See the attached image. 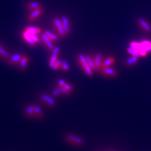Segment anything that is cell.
<instances>
[{
    "instance_id": "1",
    "label": "cell",
    "mask_w": 151,
    "mask_h": 151,
    "mask_svg": "<svg viewBox=\"0 0 151 151\" xmlns=\"http://www.w3.org/2000/svg\"><path fill=\"white\" fill-rule=\"evenodd\" d=\"M67 143L74 147H83L85 145V140L81 137L73 134H68L65 137Z\"/></svg>"
},
{
    "instance_id": "2",
    "label": "cell",
    "mask_w": 151,
    "mask_h": 151,
    "mask_svg": "<svg viewBox=\"0 0 151 151\" xmlns=\"http://www.w3.org/2000/svg\"><path fill=\"white\" fill-rule=\"evenodd\" d=\"M52 24L54 26L56 29V32L58 37L61 38H64L66 37V34H65L64 28L62 26V22H61V19L59 18H55L52 20Z\"/></svg>"
},
{
    "instance_id": "3",
    "label": "cell",
    "mask_w": 151,
    "mask_h": 151,
    "mask_svg": "<svg viewBox=\"0 0 151 151\" xmlns=\"http://www.w3.org/2000/svg\"><path fill=\"white\" fill-rule=\"evenodd\" d=\"M44 12L43 7H41L37 10L30 12L29 15L27 17V20L29 22H33L37 20L41 15H42Z\"/></svg>"
},
{
    "instance_id": "4",
    "label": "cell",
    "mask_w": 151,
    "mask_h": 151,
    "mask_svg": "<svg viewBox=\"0 0 151 151\" xmlns=\"http://www.w3.org/2000/svg\"><path fill=\"white\" fill-rule=\"evenodd\" d=\"M137 23L140 27L145 33H151V25L145 19L142 17H139L137 18Z\"/></svg>"
},
{
    "instance_id": "5",
    "label": "cell",
    "mask_w": 151,
    "mask_h": 151,
    "mask_svg": "<svg viewBox=\"0 0 151 151\" xmlns=\"http://www.w3.org/2000/svg\"><path fill=\"white\" fill-rule=\"evenodd\" d=\"M40 100L45 105L49 106V107H54L56 104L54 99L47 94H41Z\"/></svg>"
},
{
    "instance_id": "6",
    "label": "cell",
    "mask_w": 151,
    "mask_h": 151,
    "mask_svg": "<svg viewBox=\"0 0 151 151\" xmlns=\"http://www.w3.org/2000/svg\"><path fill=\"white\" fill-rule=\"evenodd\" d=\"M94 63L95 65V69L97 71H100L101 69V66L103 64V55L100 52H98L93 56Z\"/></svg>"
},
{
    "instance_id": "7",
    "label": "cell",
    "mask_w": 151,
    "mask_h": 151,
    "mask_svg": "<svg viewBox=\"0 0 151 151\" xmlns=\"http://www.w3.org/2000/svg\"><path fill=\"white\" fill-rule=\"evenodd\" d=\"M101 74L104 76H106V77H117L118 76V73L115 69H113L110 67H106L103 68V69H101Z\"/></svg>"
},
{
    "instance_id": "8",
    "label": "cell",
    "mask_w": 151,
    "mask_h": 151,
    "mask_svg": "<svg viewBox=\"0 0 151 151\" xmlns=\"http://www.w3.org/2000/svg\"><path fill=\"white\" fill-rule=\"evenodd\" d=\"M61 22H62V26L64 28L65 34L67 36L71 32V22L69 18L66 16H62L61 17Z\"/></svg>"
},
{
    "instance_id": "9",
    "label": "cell",
    "mask_w": 151,
    "mask_h": 151,
    "mask_svg": "<svg viewBox=\"0 0 151 151\" xmlns=\"http://www.w3.org/2000/svg\"><path fill=\"white\" fill-rule=\"evenodd\" d=\"M22 36L23 37L25 42L29 44L30 46L34 47L37 45V44H36L35 42V41L33 40L32 36V34L28 32L27 31H26V30H25L22 32Z\"/></svg>"
},
{
    "instance_id": "10",
    "label": "cell",
    "mask_w": 151,
    "mask_h": 151,
    "mask_svg": "<svg viewBox=\"0 0 151 151\" xmlns=\"http://www.w3.org/2000/svg\"><path fill=\"white\" fill-rule=\"evenodd\" d=\"M23 54H15L11 55L9 59L8 60V62L11 65H16L19 64L21 59H22Z\"/></svg>"
},
{
    "instance_id": "11",
    "label": "cell",
    "mask_w": 151,
    "mask_h": 151,
    "mask_svg": "<svg viewBox=\"0 0 151 151\" xmlns=\"http://www.w3.org/2000/svg\"><path fill=\"white\" fill-rule=\"evenodd\" d=\"M42 7V5L38 2H35V1H31V2H29L26 5V10L29 11H32L34 10H37V9L40 8Z\"/></svg>"
},
{
    "instance_id": "12",
    "label": "cell",
    "mask_w": 151,
    "mask_h": 151,
    "mask_svg": "<svg viewBox=\"0 0 151 151\" xmlns=\"http://www.w3.org/2000/svg\"><path fill=\"white\" fill-rule=\"evenodd\" d=\"M29 62V58L25 55H23L22 59H21L20 61L19 62V67L20 69H21V71H25L27 67L28 64Z\"/></svg>"
},
{
    "instance_id": "13",
    "label": "cell",
    "mask_w": 151,
    "mask_h": 151,
    "mask_svg": "<svg viewBox=\"0 0 151 151\" xmlns=\"http://www.w3.org/2000/svg\"><path fill=\"white\" fill-rule=\"evenodd\" d=\"M115 59L113 57H108L105 60L103 61L102 66H101V69L106 67H110L112 65L115 64Z\"/></svg>"
},
{
    "instance_id": "14",
    "label": "cell",
    "mask_w": 151,
    "mask_h": 151,
    "mask_svg": "<svg viewBox=\"0 0 151 151\" xmlns=\"http://www.w3.org/2000/svg\"><path fill=\"white\" fill-rule=\"evenodd\" d=\"M34 112H35V118L41 120L44 118V114L42 111V108L38 105H35L34 106Z\"/></svg>"
},
{
    "instance_id": "15",
    "label": "cell",
    "mask_w": 151,
    "mask_h": 151,
    "mask_svg": "<svg viewBox=\"0 0 151 151\" xmlns=\"http://www.w3.org/2000/svg\"><path fill=\"white\" fill-rule=\"evenodd\" d=\"M77 61H78L79 64L82 67V69L85 67L87 66V65H88L86 61V57L85 55L83 54H79L77 56Z\"/></svg>"
},
{
    "instance_id": "16",
    "label": "cell",
    "mask_w": 151,
    "mask_h": 151,
    "mask_svg": "<svg viewBox=\"0 0 151 151\" xmlns=\"http://www.w3.org/2000/svg\"><path fill=\"white\" fill-rule=\"evenodd\" d=\"M139 62V57L132 56L125 61V64L127 66H133Z\"/></svg>"
},
{
    "instance_id": "17",
    "label": "cell",
    "mask_w": 151,
    "mask_h": 151,
    "mask_svg": "<svg viewBox=\"0 0 151 151\" xmlns=\"http://www.w3.org/2000/svg\"><path fill=\"white\" fill-rule=\"evenodd\" d=\"M25 30L28 32L30 33H34V34H40L42 30L41 29L38 27H35V26H28L25 29Z\"/></svg>"
},
{
    "instance_id": "18",
    "label": "cell",
    "mask_w": 151,
    "mask_h": 151,
    "mask_svg": "<svg viewBox=\"0 0 151 151\" xmlns=\"http://www.w3.org/2000/svg\"><path fill=\"white\" fill-rule=\"evenodd\" d=\"M86 61L87 62H88V64L93 69V71H95L96 69H95V65H94V59H93V56H91V55H86Z\"/></svg>"
},
{
    "instance_id": "19",
    "label": "cell",
    "mask_w": 151,
    "mask_h": 151,
    "mask_svg": "<svg viewBox=\"0 0 151 151\" xmlns=\"http://www.w3.org/2000/svg\"><path fill=\"white\" fill-rule=\"evenodd\" d=\"M0 56L2 57L3 59L5 60H8L9 58L10 57V54L7 50H5L1 45H0Z\"/></svg>"
},
{
    "instance_id": "20",
    "label": "cell",
    "mask_w": 151,
    "mask_h": 151,
    "mask_svg": "<svg viewBox=\"0 0 151 151\" xmlns=\"http://www.w3.org/2000/svg\"><path fill=\"white\" fill-rule=\"evenodd\" d=\"M34 105H30L27 106L26 109V114L30 118L35 117V112H34Z\"/></svg>"
},
{
    "instance_id": "21",
    "label": "cell",
    "mask_w": 151,
    "mask_h": 151,
    "mask_svg": "<svg viewBox=\"0 0 151 151\" xmlns=\"http://www.w3.org/2000/svg\"><path fill=\"white\" fill-rule=\"evenodd\" d=\"M44 33H45L53 42H57L59 40V37H58V35H57V34H54V33H52V32H50V31H49V30H45V31H44Z\"/></svg>"
},
{
    "instance_id": "22",
    "label": "cell",
    "mask_w": 151,
    "mask_h": 151,
    "mask_svg": "<svg viewBox=\"0 0 151 151\" xmlns=\"http://www.w3.org/2000/svg\"><path fill=\"white\" fill-rule=\"evenodd\" d=\"M127 52L129 53L131 56H136V57H139V50L136 48L130 46L127 49Z\"/></svg>"
},
{
    "instance_id": "23",
    "label": "cell",
    "mask_w": 151,
    "mask_h": 151,
    "mask_svg": "<svg viewBox=\"0 0 151 151\" xmlns=\"http://www.w3.org/2000/svg\"><path fill=\"white\" fill-rule=\"evenodd\" d=\"M142 47L145 49L147 52L151 51V42L148 40L143 41L141 42Z\"/></svg>"
},
{
    "instance_id": "24",
    "label": "cell",
    "mask_w": 151,
    "mask_h": 151,
    "mask_svg": "<svg viewBox=\"0 0 151 151\" xmlns=\"http://www.w3.org/2000/svg\"><path fill=\"white\" fill-rule=\"evenodd\" d=\"M43 45H44V47L46 48L47 50H49V51H50V52L52 51V50L54 49V48L55 47L54 45V42L51 40L47 41V42H45V43Z\"/></svg>"
},
{
    "instance_id": "25",
    "label": "cell",
    "mask_w": 151,
    "mask_h": 151,
    "mask_svg": "<svg viewBox=\"0 0 151 151\" xmlns=\"http://www.w3.org/2000/svg\"><path fill=\"white\" fill-rule=\"evenodd\" d=\"M83 71H84V72L85 73V74H86V75L88 76V77H91V76H93V72L94 71H93V69H92L89 66V65H87V66L85 67L84 68H83Z\"/></svg>"
},
{
    "instance_id": "26",
    "label": "cell",
    "mask_w": 151,
    "mask_h": 151,
    "mask_svg": "<svg viewBox=\"0 0 151 151\" xmlns=\"http://www.w3.org/2000/svg\"><path fill=\"white\" fill-rule=\"evenodd\" d=\"M52 96L54 97H59L60 96H62L61 91V87L57 86L54 88L52 91Z\"/></svg>"
},
{
    "instance_id": "27",
    "label": "cell",
    "mask_w": 151,
    "mask_h": 151,
    "mask_svg": "<svg viewBox=\"0 0 151 151\" xmlns=\"http://www.w3.org/2000/svg\"><path fill=\"white\" fill-rule=\"evenodd\" d=\"M61 69L64 72H67L69 70V69H70V67H69V64H68L67 62L66 61H65V60H64V61H62V64H61Z\"/></svg>"
},
{
    "instance_id": "28",
    "label": "cell",
    "mask_w": 151,
    "mask_h": 151,
    "mask_svg": "<svg viewBox=\"0 0 151 151\" xmlns=\"http://www.w3.org/2000/svg\"><path fill=\"white\" fill-rule=\"evenodd\" d=\"M62 61H61V60L59 59H58L57 60V61L56 62V63H55L52 66V68L54 71L59 70V69H61V64H62Z\"/></svg>"
},
{
    "instance_id": "29",
    "label": "cell",
    "mask_w": 151,
    "mask_h": 151,
    "mask_svg": "<svg viewBox=\"0 0 151 151\" xmlns=\"http://www.w3.org/2000/svg\"><path fill=\"white\" fill-rule=\"evenodd\" d=\"M40 42L42 44V45H44L45 42H47L49 40H51L45 33H43L40 35ZM52 41V40H51Z\"/></svg>"
},
{
    "instance_id": "30",
    "label": "cell",
    "mask_w": 151,
    "mask_h": 151,
    "mask_svg": "<svg viewBox=\"0 0 151 151\" xmlns=\"http://www.w3.org/2000/svg\"><path fill=\"white\" fill-rule=\"evenodd\" d=\"M60 50H61V49H60V47L59 46H56L54 47V49L52 50V51L51 52H52V56H56V57H59V53H60Z\"/></svg>"
},
{
    "instance_id": "31",
    "label": "cell",
    "mask_w": 151,
    "mask_h": 151,
    "mask_svg": "<svg viewBox=\"0 0 151 151\" xmlns=\"http://www.w3.org/2000/svg\"><path fill=\"white\" fill-rule=\"evenodd\" d=\"M57 59H58V57L52 56L51 55V57H50V59H49V66H50V67H52V65H54L55 63H56V62L57 61Z\"/></svg>"
},
{
    "instance_id": "32",
    "label": "cell",
    "mask_w": 151,
    "mask_h": 151,
    "mask_svg": "<svg viewBox=\"0 0 151 151\" xmlns=\"http://www.w3.org/2000/svg\"><path fill=\"white\" fill-rule=\"evenodd\" d=\"M61 94H62V96H69L71 94V92L67 90V89L64 88V87H61Z\"/></svg>"
},
{
    "instance_id": "33",
    "label": "cell",
    "mask_w": 151,
    "mask_h": 151,
    "mask_svg": "<svg viewBox=\"0 0 151 151\" xmlns=\"http://www.w3.org/2000/svg\"><path fill=\"white\" fill-rule=\"evenodd\" d=\"M63 87L64 88H65V89H66L67 90H68V91H69L71 92V93L73 91V90H74V88H73V86H72V85H71V84L68 83H66L65 84L64 86Z\"/></svg>"
},
{
    "instance_id": "34",
    "label": "cell",
    "mask_w": 151,
    "mask_h": 151,
    "mask_svg": "<svg viewBox=\"0 0 151 151\" xmlns=\"http://www.w3.org/2000/svg\"><path fill=\"white\" fill-rule=\"evenodd\" d=\"M66 81H65V80L64 79H59L58 81H57V86L59 87H63L65 85V84L66 83Z\"/></svg>"
},
{
    "instance_id": "35",
    "label": "cell",
    "mask_w": 151,
    "mask_h": 151,
    "mask_svg": "<svg viewBox=\"0 0 151 151\" xmlns=\"http://www.w3.org/2000/svg\"><path fill=\"white\" fill-rule=\"evenodd\" d=\"M139 54H140V56L144 57V56H147V52L145 49H143V48L142 47L141 49H139Z\"/></svg>"
}]
</instances>
